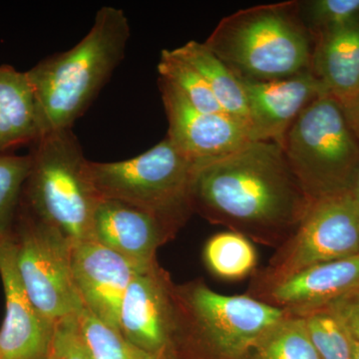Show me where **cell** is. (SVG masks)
Masks as SVG:
<instances>
[{
  "instance_id": "cell-1",
  "label": "cell",
  "mask_w": 359,
  "mask_h": 359,
  "mask_svg": "<svg viewBox=\"0 0 359 359\" xmlns=\"http://www.w3.org/2000/svg\"><path fill=\"white\" fill-rule=\"evenodd\" d=\"M311 203L276 142L250 141L198 167L194 178V212L276 249L292 237Z\"/></svg>"
},
{
  "instance_id": "cell-2",
  "label": "cell",
  "mask_w": 359,
  "mask_h": 359,
  "mask_svg": "<svg viewBox=\"0 0 359 359\" xmlns=\"http://www.w3.org/2000/svg\"><path fill=\"white\" fill-rule=\"evenodd\" d=\"M129 37L124 11L103 6L81 41L27 71L36 99L40 137L72 128L124 58Z\"/></svg>"
},
{
  "instance_id": "cell-3",
  "label": "cell",
  "mask_w": 359,
  "mask_h": 359,
  "mask_svg": "<svg viewBox=\"0 0 359 359\" xmlns=\"http://www.w3.org/2000/svg\"><path fill=\"white\" fill-rule=\"evenodd\" d=\"M241 79H282L311 69L313 37L297 1L241 9L204 42Z\"/></svg>"
},
{
  "instance_id": "cell-4",
  "label": "cell",
  "mask_w": 359,
  "mask_h": 359,
  "mask_svg": "<svg viewBox=\"0 0 359 359\" xmlns=\"http://www.w3.org/2000/svg\"><path fill=\"white\" fill-rule=\"evenodd\" d=\"M176 290L180 328L174 351L184 359H245L287 313L250 294H218L202 280Z\"/></svg>"
},
{
  "instance_id": "cell-5",
  "label": "cell",
  "mask_w": 359,
  "mask_h": 359,
  "mask_svg": "<svg viewBox=\"0 0 359 359\" xmlns=\"http://www.w3.org/2000/svg\"><path fill=\"white\" fill-rule=\"evenodd\" d=\"M26 181L30 212L57 230L71 245L93 240V219L101 196L89 160L72 130L42 135L34 142Z\"/></svg>"
},
{
  "instance_id": "cell-6",
  "label": "cell",
  "mask_w": 359,
  "mask_h": 359,
  "mask_svg": "<svg viewBox=\"0 0 359 359\" xmlns=\"http://www.w3.org/2000/svg\"><path fill=\"white\" fill-rule=\"evenodd\" d=\"M88 170L101 198L121 201L181 229L193 214L197 166L169 139L143 154L118 162H92Z\"/></svg>"
},
{
  "instance_id": "cell-7",
  "label": "cell",
  "mask_w": 359,
  "mask_h": 359,
  "mask_svg": "<svg viewBox=\"0 0 359 359\" xmlns=\"http://www.w3.org/2000/svg\"><path fill=\"white\" fill-rule=\"evenodd\" d=\"M280 146L311 200L351 190L359 171V144L334 97L309 104Z\"/></svg>"
},
{
  "instance_id": "cell-8",
  "label": "cell",
  "mask_w": 359,
  "mask_h": 359,
  "mask_svg": "<svg viewBox=\"0 0 359 359\" xmlns=\"http://www.w3.org/2000/svg\"><path fill=\"white\" fill-rule=\"evenodd\" d=\"M359 255V204L351 191L314 200L297 230L255 273V292L316 266Z\"/></svg>"
},
{
  "instance_id": "cell-9",
  "label": "cell",
  "mask_w": 359,
  "mask_h": 359,
  "mask_svg": "<svg viewBox=\"0 0 359 359\" xmlns=\"http://www.w3.org/2000/svg\"><path fill=\"white\" fill-rule=\"evenodd\" d=\"M21 282L35 308L56 325L83 308L73 280L72 245L30 212L13 233Z\"/></svg>"
},
{
  "instance_id": "cell-10",
  "label": "cell",
  "mask_w": 359,
  "mask_h": 359,
  "mask_svg": "<svg viewBox=\"0 0 359 359\" xmlns=\"http://www.w3.org/2000/svg\"><path fill=\"white\" fill-rule=\"evenodd\" d=\"M176 285L158 262L138 269L120 308L118 332L125 339L155 356L174 351L180 328Z\"/></svg>"
},
{
  "instance_id": "cell-11",
  "label": "cell",
  "mask_w": 359,
  "mask_h": 359,
  "mask_svg": "<svg viewBox=\"0 0 359 359\" xmlns=\"http://www.w3.org/2000/svg\"><path fill=\"white\" fill-rule=\"evenodd\" d=\"M159 84L169 123L167 138L197 168L221 159L252 141L245 123L226 113L196 109L171 84L163 79Z\"/></svg>"
},
{
  "instance_id": "cell-12",
  "label": "cell",
  "mask_w": 359,
  "mask_h": 359,
  "mask_svg": "<svg viewBox=\"0 0 359 359\" xmlns=\"http://www.w3.org/2000/svg\"><path fill=\"white\" fill-rule=\"evenodd\" d=\"M0 278L6 295L0 359L50 358L55 325L37 311L23 287L13 233L0 237Z\"/></svg>"
},
{
  "instance_id": "cell-13",
  "label": "cell",
  "mask_w": 359,
  "mask_h": 359,
  "mask_svg": "<svg viewBox=\"0 0 359 359\" xmlns=\"http://www.w3.org/2000/svg\"><path fill=\"white\" fill-rule=\"evenodd\" d=\"M244 88L252 141L282 145L302 111L316 99L330 95L311 69L282 79H241Z\"/></svg>"
},
{
  "instance_id": "cell-14",
  "label": "cell",
  "mask_w": 359,
  "mask_h": 359,
  "mask_svg": "<svg viewBox=\"0 0 359 359\" xmlns=\"http://www.w3.org/2000/svg\"><path fill=\"white\" fill-rule=\"evenodd\" d=\"M71 269L84 308L118 330L123 297L142 268L91 240L72 245Z\"/></svg>"
},
{
  "instance_id": "cell-15",
  "label": "cell",
  "mask_w": 359,
  "mask_h": 359,
  "mask_svg": "<svg viewBox=\"0 0 359 359\" xmlns=\"http://www.w3.org/2000/svg\"><path fill=\"white\" fill-rule=\"evenodd\" d=\"M179 229L152 212L121 201L101 198L93 219V240L138 268L157 263L158 250Z\"/></svg>"
},
{
  "instance_id": "cell-16",
  "label": "cell",
  "mask_w": 359,
  "mask_h": 359,
  "mask_svg": "<svg viewBox=\"0 0 359 359\" xmlns=\"http://www.w3.org/2000/svg\"><path fill=\"white\" fill-rule=\"evenodd\" d=\"M356 290H359V255L316 264L248 294L304 318Z\"/></svg>"
},
{
  "instance_id": "cell-17",
  "label": "cell",
  "mask_w": 359,
  "mask_h": 359,
  "mask_svg": "<svg viewBox=\"0 0 359 359\" xmlns=\"http://www.w3.org/2000/svg\"><path fill=\"white\" fill-rule=\"evenodd\" d=\"M311 71L344 105L359 94V20L313 35Z\"/></svg>"
},
{
  "instance_id": "cell-18",
  "label": "cell",
  "mask_w": 359,
  "mask_h": 359,
  "mask_svg": "<svg viewBox=\"0 0 359 359\" xmlns=\"http://www.w3.org/2000/svg\"><path fill=\"white\" fill-rule=\"evenodd\" d=\"M39 137L36 99L27 72L0 66V152Z\"/></svg>"
},
{
  "instance_id": "cell-19",
  "label": "cell",
  "mask_w": 359,
  "mask_h": 359,
  "mask_svg": "<svg viewBox=\"0 0 359 359\" xmlns=\"http://www.w3.org/2000/svg\"><path fill=\"white\" fill-rule=\"evenodd\" d=\"M175 51L199 71L224 112L245 123L250 128L244 88L240 78L231 68L207 45L194 40L182 45Z\"/></svg>"
},
{
  "instance_id": "cell-20",
  "label": "cell",
  "mask_w": 359,
  "mask_h": 359,
  "mask_svg": "<svg viewBox=\"0 0 359 359\" xmlns=\"http://www.w3.org/2000/svg\"><path fill=\"white\" fill-rule=\"evenodd\" d=\"M204 261L217 278L238 280L256 271L257 255L252 241L242 233L226 231L216 233L205 243Z\"/></svg>"
},
{
  "instance_id": "cell-21",
  "label": "cell",
  "mask_w": 359,
  "mask_h": 359,
  "mask_svg": "<svg viewBox=\"0 0 359 359\" xmlns=\"http://www.w3.org/2000/svg\"><path fill=\"white\" fill-rule=\"evenodd\" d=\"M245 359H320L309 337L306 318L287 313L269 328Z\"/></svg>"
},
{
  "instance_id": "cell-22",
  "label": "cell",
  "mask_w": 359,
  "mask_h": 359,
  "mask_svg": "<svg viewBox=\"0 0 359 359\" xmlns=\"http://www.w3.org/2000/svg\"><path fill=\"white\" fill-rule=\"evenodd\" d=\"M158 71L160 79L178 90L196 109L207 113H226L199 71L182 58L175 49L161 52Z\"/></svg>"
},
{
  "instance_id": "cell-23",
  "label": "cell",
  "mask_w": 359,
  "mask_h": 359,
  "mask_svg": "<svg viewBox=\"0 0 359 359\" xmlns=\"http://www.w3.org/2000/svg\"><path fill=\"white\" fill-rule=\"evenodd\" d=\"M77 316L92 359L159 358L130 344L117 330L104 323L84 306Z\"/></svg>"
},
{
  "instance_id": "cell-24",
  "label": "cell",
  "mask_w": 359,
  "mask_h": 359,
  "mask_svg": "<svg viewBox=\"0 0 359 359\" xmlns=\"http://www.w3.org/2000/svg\"><path fill=\"white\" fill-rule=\"evenodd\" d=\"M311 342L320 359H353L351 337L327 309L304 316Z\"/></svg>"
},
{
  "instance_id": "cell-25",
  "label": "cell",
  "mask_w": 359,
  "mask_h": 359,
  "mask_svg": "<svg viewBox=\"0 0 359 359\" xmlns=\"http://www.w3.org/2000/svg\"><path fill=\"white\" fill-rule=\"evenodd\" d=\"M32 165L30 155L0 156V237L11 233V222Z\"/></svg>"
},
{
  "instance_id": "cell-26",
  "label": "cell",
  "mask_w": 359,
  "mask_h": 359,
  "mask_svg": "<svg viewBox=\"0 0 359 359\" xmlns=\"http://www.w3.org/2000/svg\"><path fill=\"white\" fill-rule=\"evenodd\" d=\"M302 4L304 25L311 35L359 20V0H313Z\"/></svg>"
},
{
  "instance_id": "cell-27",
  "label": "cell",
  "mask_w": 359,
  "mask_h": 359,
  "mask_svg": "<svg viewBox=\"0 0 359 359\" xmlns=\"http://www.w3.org/2000/svg\"><path fill=\"white\" fill-rule=\"evenodd\" d=\"M77 316H69L56 323L49 359H92Z\"/></svg>"
},
{
  "instance_id": "cell-28",
  "label": "cell",
  "mask_w": 359,
  "mask_h": 359,
  "mask_svg": "<svg viewBox=\"0 0 359 359\" xmlns=\"http://www.w3.org/2000/svg\"><path fill=\"white\" fill-rule=\"evenodd\" d=\"M323 309L334 314L349 337L359 341V290L340 297Z\"/></svg>"
},
{
  "instance_id": "cell-29",
  "label": "cell",
  "mask_w": 359,
  "mask_h": 359,
  "mask_svg": "<svg viewBox=\"0 0 359 359\" xmlns=\"http://www.w3.org/2000/svg\"><path fill=\"white\" fill-rule=\"evenodd\" d=\"M349 128L359 144V94L353 100L341 105Z\"/></svg>"
},
{
  "instance_id": "cell-30",
  "label": "cell",
  "mask_w": 359,
  "mask_h": 359,
  "mask_svg": "<svg viewBox=\"0 0 359 359\" xmlns=\"http://www.w3.org/2000/svg\"><path fill=\"white\" fill-rule=\"evenodd\" d=\"M351 191L353 194L354 197H355V199L358 200L359 204V171L358 175H356L355 179H354Z\"/></svg>"
},
{
  "instance_id": "cell-31",
  "label": "cell",
  "mask_w": 359,
  "mask_h": 359,
  "mask_svg": "<svg viewBox=\"0 0 359 359\" xmlns=\"http://www.w3.org/2000/svg\"><path fill=\"white\" fill-rule=\"evenodd\" d=\"M158 359H184V358H181V356H180L179 354L174 353V351H167V353L161 354V355L159 356V358H158Z\"/></svg>"
},
{
  "instance_id": "cell-32",
  "label": "cell",
  "mask_w": 359,
  "mask_h": 359,
  "mask_svg": "<svg viewBox=\"0 0 359 359\" xmlns=\"http://www.w3.org/2000/svg\"><path fill=\"white\" fill-rule=\"evenodd\" d=\"M351 346H353V359H359V341L351 339Z\"/></svg>"
}]
</instances>
